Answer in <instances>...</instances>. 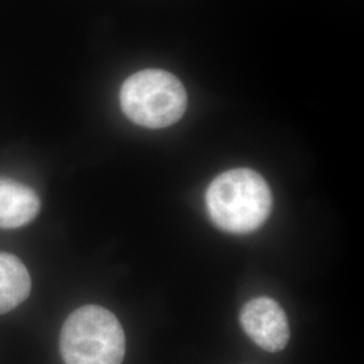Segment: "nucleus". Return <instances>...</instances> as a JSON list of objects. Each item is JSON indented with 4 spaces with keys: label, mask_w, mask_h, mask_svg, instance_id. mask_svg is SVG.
<instances>
[{
    "label": "nucleus",
    "mask_w": 364,
    "mask_h": 364,
    "mask_svg": "<svg viewBox=\"0 0 364 364\" xmlns=\"http://www.w3.org/2000/svg\"><path fill=\"white\" fill-rule=\"evenodd\" d=\"M209 218L220 230L248 234L267 220L273 197L264 178L251 169H232L218 176L205 195Z\"/></svg>",
    "instance_id": "obj_1"
},
{
    "label": "nucleus",
    "mask_w": 364,
    "mask_h": 364,
    "mask_svg": "<svg viewBox=\"0 0 364 364\" xmlns=\"http://www.w3.org/2000/svg\"><path fill=\"white\" fill-rule=\"evenodd\" d=\"M60 348L66 364H122L126 338L115 314L85 305L68 317Z\"/></svg>",
    "instance_id": "obj_2"
},
{
    "label": "nucleus",
    "mask_w": 364,
    "mask_h": 364,
    "mask_svg": "<svg viewBox=\"0 0 364 364\" xmlns=\"http://www.w3.org/2000/svg\"><path fill=\"white\" fill-rule=\"evenodd\" d=\"M188 97L181 81L161 69L141 70L120 90V105L131 122L147 129H165L181 119Z\"/></svg>",
    "instance_id": "obj_3"
},
{
    "label": "nucleus",
    "mask_w": 364,
    "mask_h": 364,
    "mask_svg": "<svg viewBox=\"0 0 364 364\" xmlns=\"http://www.w3.org/2000/svg\"><path fill=\"white\" fill-rule=\"evenodd\" d=\"M240 324L248 338L264 351H282L289 343L287 314L277 301L269 297L248 301L240 312Z\"/></svg>",
    "instance_id": "obj_4"
},
{
    "label": "nucleus",
    "mask_w": 364,
    "mask_h": 364,
    "mask_svg": "<svg viewBox=\"0 0 364 364\" xmlns=\"http://www.w3.org/2000/svg\"><path fill=\"white\" fill-rule=\"evenodd\" d=\"M41 209L37 193L21 182L0 178V228H19L34 220Z\"/></svg>",
    "instance_id": "obj_5"
},
{
    "label": "nucleus",
    "mask_w": 364,
    "mask_h": 364,
    "mask_svg": "<svg viewBox=\"0 0 364 364\" xmlns=\"http://www.w3.org/2000/svg\"><path fill=\"white\" fill-rule=\"evenodd\" d=\"M31 278L22 260L0 252V314L10 312L28 297Z\"/></svg>",
    "instance_id": "obj_6"
}]
</instances>
